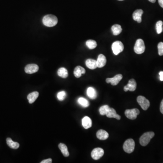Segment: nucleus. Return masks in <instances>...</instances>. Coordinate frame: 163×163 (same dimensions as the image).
Wrapping results in <instances>:
<instances>
[{
  "label": "nucleus",
  "instance_id": "f257e3e1",
  "mask_svg": "<svg viewBox=\"0 0 163 163\" xmlns=\"http://www.w3.org/2000/svg\"><path fill=\"white\" fill-rule=\"evenodd\" d=\"M43 24L47 27H53L58 23L57 18L53 15H47L45 16L42 19Z\"/></svg>",
  "mask_w": 163,
  "mask_h": 163
},
{
  "label": "nucleus",
  "instance_id": "f03ea898",
  "mask_svg": "<svg viewBox=\"0 0 163 163\" xmlns=\"http://www.w3.org/2000/svg\"><path fill=\"white\" fill-rule=\"evenodd\" d=\"M154 133L153 132H147L142 135L140 138V143L143 146H147L149 143L151 139L154 136Z\"/></svg>",
  "mask_w": 163,
  "mask_h": 163
},
{
  "label": "nucleus",
  "instance_id": "7ed1b4c3",
  "mask_svg": "<svg viewBox=\"0 0 163 163\" xmlns=\"http://www.w3.org/2000/svg\"><path fill=\"white\" fill-rule=\"evenodd\" d=\"M135 147V143L134 140L132 139H129L125 142L123 148L125 152L130 154L134 151Z\"/></svg>",
  "mask_w": 163,
  "mask_h": 163
},
{
  "label": "nucleus",
  "instance_id": "20e7f679",
  "mask_svg": "<svg viewBox=\"0 0 163 163\" xmlns=\"http://www.w3.org/2000/svg\"><path fill=\"white\" fill-rule=\"evenodd\" d=\"M146 47L144 41L142 39H138L136 41L134 46V50L135 53L137 54H140L145 52Z\"/></svg>",
  "mask_w": 163,
  "mask_h": 163
},
{
  "label": "nucleus",
  "instance_id": "39448f33",
  "mask_svg": "<svg viewBox=\"0 0 163 163\" xmlns=\"http://www.w3.org/2000/svg\"><path fill=\"white\" fill-rule=\"evenodd\" d=\"M112 49L114 54L117 56L123 51V44L120 41H116L112 44Z\"/></svg>",
  "mask_w": 163,
  "mask_h": 163
},
{
  "label": "nucleus",
  "instance_id": "423d86ee",
  "mask_svg": "<svg viewBox=\"0 0 163 163\" xmlns=\"http://www.w3.org/2000/svg\"><path fill=\"white\" fill-rule=\"evenodd\" d=\"M139 114H140V111L137 108L127 109L125 110V114L126 118L131 120L136 119Z\"/></svg>",
  "mask_w": 163,
  "mask_h": 163
},
{
  "label": "nucleus",
  "instance_id": "0eeeda50",
  "mask_svg": "<svg viewBox=\"0 0 163 163\" xmlns=\"http://www.w3.org/2000/svg\"><path fill=\"white\" fill-rule=\"evenodd\" d=\"M137 101L139 105L144 110H147L150 106V102L147 99L142 96H139L137 97Z\"/></svg>",
  "mask_w": 163,
  "mask_h": 163
},
{
  "label": "nucleus",
  "instance_id": "6e6552de",
  "mask_svg": "<svg viewBox=\"0 0 163 163\" xmlns=\"http://www.w3.org/2000/svg\"><path fill=\"white\" fill-rule=\"evenodd\" d=\"M104 150L101 148H96L92 150L91 156L93 159L98 160L100 159L104 154Z\"/></svg>",
  "mask_w": 163,
  "mask_h": 163
},
{
  "label": "nucleus",
  "instance_id": "1a4fd4ad",
  "mask_svg": "<svg viewBox=\"0 0 163 163\" xmlns=\"http://www.w3.org/2000/svg\"><path fill=\"white\" fill-rule=\"evenodd\" d=\"M136 86L137 84L136 80L134 79H131L128 82V84L124 87V90L125 92H127L128 91L133 92L136 90Z\"/></svg>",
  "mask_w": 163,
  "mask_h": 163
},
{
  "label": "nucleus",
  "instance_id": "9d476101",
  "mask_svg": "<svg viewBox=\"0 0 163 163\" xmlns=\"http://www.w3.org/2000/svg\"><path fill=\"white\" fill-rule=\"evenodd\" d=\"M123 76L120 74H118L115 76L113 78H107L106 79V82L107 84L111 83L113 86H115L119 84L120 81L122 79Z\"/></svg>",
  "mask_w": 163,
  "mask_h": 163
},
{
  "label": "nucleus",
  "instance_id": "9b49d317",
  "mask_svg": "<svg viewBox=\"0 0 163 163\" xmlns=\"http://www.w3.org/2000/svg\"><path fill=\"white\" fill-rule=\"evenodd\" d=\"M39 66L36 64H30L26 65L25 68V72L28 74L36 73L39 70Z\"/></svg>",
  "mask_w": 163,
  "mask_h": 163
},
{
  "label": "nucleus",
  "instance_id": "f8f14e48",
  "mask_svg": "<svg viewBox=\"0 0 163 163\" xmlns=\"http://www.w3.org/2000/svg\"><path fill=\"white\" fill-rule=\"evenodd\" d=\"M143 12V11L141 9H138L135 11L132 15L133 19L139 23H141L142 22V16Z\"/></svg>",
  "mask_w": 163,
  "mask_h": 163
},
{
  "label": "nucleus",
  "instance_id": "ddd939ff",
  "mask_svg": "<svg viewBox=\"0 0 163 163\" xmlns=\"http://www.w3.org/2000/svg\"><path fill=\"white\" fill-rule=\"evenodd\" d=\"M106 116L108 118H114L117 120L120 119V116L117 114L116 111L113 108H109L106 114Z\"/></svg>",
  "mask_w": 163,
  "mask_h": 163
},
{
  "label": "nucleus",
  "instance_id": "4468645a",
  "mask_svg": "<svg viewBox=\"0 0 163 163\" xmlns=\"http://www.w3.org/2000/svg\"><path fill=\"white\" fill-rule=\"evenodd\" d=\"M106 63H107V59L106 57L103 54H99L97 60V67L99 68H102L106 65Z\"/></svg>",
  "mask_w": 163,
  "mask_h": 163
},
{
  "label": "nucleus",
  "instance_id": "2eb2a0df",
  "mask_svg": "<svg viewBox=\"0 0 163 163\" xmlns=\"http://www.w3.org/2000/svg\"><path fill=\"white\" fill-rule=\"evenodd\" d=\"M86 70L83 67L80 66H78L75 68L74 74L75 77L79 78L82 76V75L85 74Z\"/></svg>",
  "mask_w": 163,
  "mask_h": 163
},
{
  "label": "nucleus",
  "instance_id": "dca6fc26",
  "mask_svg": "<svg viewBox=\"0 0 163 163\" xmlns=\"http://www.w3.org/2000/svg\"><path fill=\"white\" fill-rule=\"evenodd\" d=\"M97 137L99 140H105L109 137V134L103 130H100L97 132Z\"/></svg>",
  "mask_w": 163,
  "mask_h": 163
},
{
  "label": "nucleus",
  "instance_id": "f3484780",
  "mask_svg": "<svg viewBox=\"0 0 163 163\" xmlns=\"http://www.w3.org/2000/svg\"><path fill=\"white\" fill-rule=\"evenodd\" d=\"M86 65L89 69H96L97 67V60L93 59H87L86 61Z\"/></svg>",
  "mask_w": 163,
  "mask_h": 163
},
{
  "label": "nucleus",
  "instance_id": "a211bd4d",
  "mask_svg": "<svg viewBox=\"0 0 163 163\" xmlns=\"http://www.w3.org/2000/svg\"><path fill=\"white\" fill-rule=\"evenodd\" d=\"M87 94L88 97L92 99H95L97 97L96 91L92 87H88L87 90Z\"/></svg>",
  "mask_w": 163,
  "mask_h": 163
},
{
  "label": "nucleus",
  "instance_id": "6ab92c4d",
  "mask_svg": "<svg viewBox=\"0 0 163 163\" xmlns=\"http://www.w3.org/2000/svg\"><path fill=\"white\" fill-rule=\"evenodd\" d=\"M82 125L83 127L86 129L90 128L92 125V121L90 118L88 117H85L82 119Z\"/></svg>",
  "mask_w": 163,
  "mask_h": 163
},
{
  "label": "nucleus",
  "instance_id": "aec40b11",
  "mask_svg": "<svg viewBox=\"0 0 163 163\" xmlns=\"http://www.w3.org/2000/svg\"><path fill=\"white\" fill-rule=\"evenodd\" d=\"M39 95V93L38 92H34L30 93L27 96V99L28 100L30 104L33 103L38 98Z\"/></svg>",
  "mask_w": 163,
  "mask_h": 163
},
{
  "label": "nucleus",
  "instance_id": "412c9836",
  "mask_svg": "<svg viewBox=\"0 0 163 163\" xmlns=\"http://www.w3.org/2000/svg\"><path fill=\"white\" fill-rule=\"evenodd\" d=\"M6 143L9 147L13 149H17L19 147V145L18 143L13 141L11 138H7Z\"/></svg>",
  "mask_w": 163,
  "mask_h": 163
},
{
  "label": "nucleus",
  "instance_id": "4be33fe9",
  "mask_svg": "<svg viewBox=\"0 0 163 163\" xmlns=\"http://www.w3.org/2000/svg\"><path fill=\"white\" fill-rule=\"evenodd\" d=\"M58 147L60 151L63 154L64 157H68L69 156V152L68 151V148L67 146L65 144H63V143H60L58 145Z\"/></svg>",
  "mask_w": 163,
  "mask_h": 163
},
{
  "label": "nucleus",
  "instance_id": "5701e85b",
  "mask_svg": "<svg viewBox=\"0 0 163 163\" xmlns=\"http://www.w3.org/2000/svg\"><path fill=\"white\" fill-rule=\"evenodd\" d=\"M122 30L121 26L119 25H114L112 27V31L114 35H119L121 33Z\"/></svg>",
  "mask_w": 163,
  "mask_h": 163
},
{
  "label": "nucleus",
  "instance_id": "b1692460",
  "mask_svg": "<svg viewBox=\"0 0 163 163\" xmlns=\"http://www.w3.org/2000/svg\"><path fill=\"white\" fill-rule=\"evenodd\" d=\"M58 75L61 78L65 79L68 76V72L65 68H61L58 70Z\"/></svg>",
  "mask_w": 163,
  "mask_h": 163
},
{
  "label": "nucleus",
  "instance_id": "393cba45",
  "mask_svg": "<svg viewBox=\"0 0 163 163\" xmlns=\"http://www.w3.org/2000/svg\"><path fill=\"white\" fill-rule=\"evenodd\" d=\"M86 44L87 46L90 50L95 49V48L97 46V43L96 41L94 40H88L87 41Z\"/></svg>",
  "mask_w": 163,
  "mask_h": 163
},
{
  "label": "nucleus",
  "instance_id": "a878e982",
  "mask_svg": "<svg viewBox=\"0 0 163 163\" xmlns=\"http://www.w3.org/2000/svg\"><path fill=\"white\" fill-rule=\"evenodd\" d=\"M78 103L84 107H87L89 106V102L84 97H81L78 99Z\"/></svg>",
  "mask_w": 163,
  "mask_h": 163
},
{
  "label": "nucleus",
  "instance_id": "bb28decb",
  "mask_svg": "<svg viewBox=\"0 0 163 163\" xmlns=\"http://www.w3.org/2000/svg\"><path fill=\"white\" fill-rule=\"evenodd\" d=\"M163 22L161 20H159V21H158L156 23V29L157 34H160L163 31Z\"/></svg>",
  "mask_w": 163,
  "mask_h": 163
},
{
  "label": "nucleus",
  "instance_id": "cd10ccee",
  "mask_svg": "<svg viewBox=\"0 0 163 163\" xmlns=\"http://www.w3.org/2000/svg\"><path fill=\"white\" fill-rule=\"evenodd\" d=\"M109 108L110 107L108 105H104L100 107L99 110L100 114L102 115H106V113Z\"/></svg>",
  "mask_w": 163,
  "mask_h": 163
},
{
  "label": "nucleus",
  "instance_id": "c85d7f7f",
  "mask_svg": "<svg viewBox=\"0 0 163 163\" xmlns=\"http://www.w3.org/2000/svg\"><path fill=\"white\" fill-rule=\"evenodd\" d=\"M58 99V100L59 101H63L66 97V93L65 91H62L59 92L58 93L57 95Z\"/></svg>",
  "mask_w": 163,
  "mask_h": 163
},
{
  "label": "nucleus",
  "instance_id": "c756f323",
  "mask_svg": "<svg viewBox=\"0 0 163 163\" xmlns=\"http://www.w3.org/2000/svg\"><path fill=\"white\" fill-rule=\"evenodd\" d=\"M158 53L159 56H163V42H160L158 45Z\"/></svg>",
  "mask_w": 163,
  "mask_h": 163
},
{
  "label": "nucleus",
  "instance_id": "7c9ffc66",
  "mask_svg": "<svg viewBox=\"0 0 163 163\" xmlns=\"http://www.w3.org/2000/svg\"><path fill=\"white\" fill-rule=\"evenodd\" d=\"M52 160L51 159L49 158L48 159H45L40 162L41 163H51Z\"/></svg>",
  "mask_w": 163,
  "mask_h": 163
},
{
  "label": "nucleus",
  "instance_id": "2f4dec72",
  "mask_svg": "<svg viewBox=\"0 0 163 163\" xmlns=\"http://www.w3.org/2000/svg\"><path fill=\"white\" fill-rule=\"evenodd\" d=\"M160 112L163 114V99L161 101V103H160Z\"/></svg>",
  "mask_w": 163,
  "mask_h": 163
},
{
  "label": "nucleus",
  "instance_id": "473e14b6",
  "mask_svg": "<svg viewBox=\"0 0 163 163\" xmlns=\"http://www.w3.org/2000/svg\"><path fill=\"white\" fill-rule=\"evenodd\" d=\"M159 76H160V80L161 81H163V71H160L159 73Z\"/></svg>",
  "mask_w": 163,
  "mask_h": 163
},
{
  "label": "nucleus",
  "instance_id": "72a5a7b5",
  "mask_svg": "<svg viewBox=\"0 0 163 163\" xmlns=\"http://www.w3.org/2000/svg\"><path fill=\"white\" fill-rule=\"evenodd\" d=\"M158 2L160 6L163 8V0H158Z\"/></svg>",
  "mask_w": 163,
  "mask_h": 163
},
{
  "label": "nucleus",
  "instance_id": "f704fd0d",
  "mask_svg": "<svg viewBox=\"0 0 163 163\" xmlns=\"http://www.w3.org/2000/svg\"><path fill=\"white\" fill-rule=\"evenodd\" d=\"M149 1H150V2H152V3H155V1H156V0H148Z\"/></svg>",
  "mask_w": 163,
  "mask_h": 163
},
{
  "label": "nucleus",
  "instance_id": "c9c22d12",
  "mask_svg": "<svg viewBox=\"0 0 163 163\" xmlns=\"http://www.w3.org/2000/svg\"><path fill=\"white\" fill-rule=\"evenodd\" d=\"M119 1H124V0H118Z\"/></svg>",
  "mask_w": 163,
  "mask_h": 163
}]
</instances>
